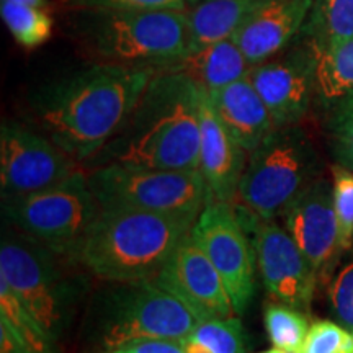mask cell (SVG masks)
Returning a JSON list of instances; mask_svg holds the SVG:
<instances>
[{"label":"cell","instance_id":"obj_1","mask_svg":"<svg viewBox=\"0 0 353 353\" xmlns=\"http://www.w3.org/2000/svg\"><path fill=\"white\" fill-rule=\"evenodd\" d=\"M156 70L97 63L50 83L34 100L46 136L70 159L88 162L120 131Z\"/></svg>","mask_w":353,"mask_h":353},{"label":"cell","instance_id":"obj_2","mask_svg":"<svg viewBox=\"0 0 353 353\" xmlns=\"http://www.w3.org/2000/svg\"><path fill=\"white\" fill-rule=\"evenodd\" d=\"M201 88L183 74L156 70L120 131L90 161L151 170H198Z\"/></svg>","mask_w":353,"mask_h":353},{"label":"cell","instance_id":"obj_3","mask_svg":"<svg viewBox=\"0 0 353 353\" xmlns=\"http://www.w3.org/2000/svg\"><path fill=\"white\" fill-rule=\"evenodd\" d=\"M195 221L131 210H101L72 259L103 281L152 280Z\"/></svg>","mask_w":353,"mask_h":353},{"label":"cell","instance_id":"obj_4","mask_svg":"<svg viewBox=\"0 0 353 353\" xmlns=\"http://www.w3.org/2000/svg\"><path fill=\"white\" fill-rule=\"evenodd\" d=\"M70 28L99 63L162 70L188 54V12L77 10Z\"/></svg>","mask_w":353,"mask_h":353},{"label":"cell","instance_id":"obj_5","mask_svg":"<svg viewBox=\"0 0 353 353\" xmlns=\"http://www.w3.org/2000/svg\"><path fill=\"white\" fill-rule=\"evenodd\" d=\"M82 267L70 255L17 231H3L0 278L44 329L57 341L76 314L87 281L76 272Z\"/></svg>","mask_w":353,"mask_h":353},{"label":"cell","instance_id":"obj_6","mask_svg":"<svg viewBox=\"0 0 353 353\" xmlns=\"http://www.w3.org/2000/svg\"><path fill=\"white\" fill-rule=\"evenodd\" d=\"M321 172L311 141L296 126L276 128L249 154L237 205L244 224L276 219Z\"/></svg>","mask_w":353,"mask_h":353},{"label":"cell","instance_id":"obj_7","mask_svg":"<svg viewBox=\"0 0 353 353\" xmlns=\"http://www.w3.org/2000/svg\"><path fill=\"white\" fill-rule=\"evenodd\" d=\"M94 307L105 352L151 339L183 341L201 322L192 309L152 280L110 281Z\"/></svg>","mask_w":353,"mask_h":353},{"label":"cell","instance_id":"obj_8","mask_svg":"<svg viewBox=\"0 0 353 353\" xmlns=\"http://www.w3.org/2000/svg\"><path fill=\"white\" fill-rule=\"evenodd\" d=\"M92 193L101 210H131L196 221L211 196L200 170H151L108 164L92 169Z\"/></svg>","mask_w":353,"mask_h":353},{"label":"cell","instance_id":"obj_9","mask_svg":"<svg viewBox=\"0 0 353 353\" xmlns=\"http://www.w3.org/2000/svg\"><path fill=\"white\" fill-rule=\"evenodd\" d=\"M99 213L82 170L41 192L3 200V216L13 228L70 257Z\"/></svg>","mask_w":353,"mask_h":353},{"label":"cell","instance_id":"obj_10","mask_svg":"<svg viewBox=\"0 0 353 353\" xmlns=\"http://www.w3.org/2000/svg\"><path fill=\"white\" fill-rule=\"evenodd\" d=\"M232 205L210 196L190 236L223 278L236 316H242L255 293V250Z\"/></svg>","mask_w":353,"mask_h":353},{"label":"cell","instance_id":"obj_11","mask_svg":"<svg viewBox=\"0 0 353 353\" xmlns=\"http://www.w3.org/2000/svg\"><path fill=\"white\" fill-rule=\"evenodd\" d=\"M77 162L48 136L6 123L0 131L2 200L30 195L64 182L76 174Z\"/></svg>","mask_w":353,"mask_h":353},{"label":"cell","instance_id":"obj_12","mask_svg":"<svg viewBox=\"0 0 353 353\" xmlns=\"http://www.w3.org/2000/svg\"><path fill=\"white\" fill-rule=\"evenodd\" d=\"M317 54L306 41L290 44L276 56L254 65L249 79L267 105L276 128L296 126L317 95Z\"/></svg>","mask_w":353,"mask_h":353},{"label":"cell","instance_id":"obj_13","mask_svg":"<svg viewBox=\"0 0 353 353\" xmlns=\"http://www.w3.org/2000/svg\"><path fill=\"white\" fill-rule=\"evenodd\" d=\"M254 250L265 290L276 303L309 311L317 273L293 237L275 219L252 224Z\"/></svg>","mask_w":353,"mask_h":353},{"label":"cell","instance_id":"obj_14","mask_svg":"<svg viewBox=\"0 0 353 353\" xmlns=\"http://www.w3.org/2000/svg\"><path fill=\"white\" fill-rule=\"evenodd\" d=\"M281 218L283 228L311 262L317 278L327 275L342 254L332 182L317 176L286 206Z\"/></svg>","mask_w":353,"mask_h":353},{"label":"cell","instance_id":"obj_15","mask_svg":"<svg viewBox=\"0 0 353 353\" xmlns=\"http://www.w3.org/2000/svg\"><path fill=\"white\" fill-rule=\"evenodd\" d=\"M152 281L179 298L201 322L236 316L223 278L192 236L176 247Z\"/></svg>","mask_w":353,"mask_h":353},{"label":"cell","instance_id":"obj_16","mask_svg":"<svg viewBox=\"0 0 353 353\" xmlns=\"http://www.w3.org/2000/svg\"><path fill=\"white\" fill-rule=\"evenodd\" d=\"M247 156L221 123L208 92L201 88L200 101V174L211 196L234 203L247 165Z\"/></svg>","mask_w":353,"mask_h":353},{"label":"cell","instance_id":"obj_17","mask_svg":"<svg viewBox=\"0 0 353 353\" xmlns=\"http://www.w3.org/2000/svg\"><path fill=\"white\" fill-rule=\"evenodd\" d=\"M312 3L314 0H268L234 33V41L252 68L296 41Z\"/></svg>","mask_w":353,"mask_h":353},{"label":"cell","instance_id":"obj_18","mask_svg":"<svg viewBox=\"0 0 353 353\" xmlns=\"http://www.w3.org/2000/svg\"><path fill=\"white\" fill-rule=\"evenodd\" d=\"M208 97L229 134L249 154L276 130L267 105L249 76L208 92Z\"/></svg>","mask_w":353,"mask_h":353},{"label":"cell","instance_id":"obj_19","mask_svg":"<svg viewBox=\"0 0 353 353\" xmlns=\"http://www.w3.org/2000/svg\"><path fill=\"white\" fill-rule=\"evenodd\" d=\"M250 69L252 65L231 37L188 52L162 70L183 74L203 90L213 92L247 77Z\"/></svg>","mask_w":353,"mask_h":353},{"label":"cell","instance_id":"obj_20","mask_svg":"<svg viewBox=\"0 0 353 353\" xmlns=\"http://www.w3.org/2000/svg\"><path fill=\"white\" fill-rule=\"evenodd\" d=\"M268 0H208L188 10L190 51L234 37Z\"/></svg>","mask_w":353,"mask_h":353},{"label":"cell","instance_id":"obj_21","mask_svg":"<svg viewBox=\"0 0 353 353\" xmlns=\"http://www.w3.org/2000/svg\"><path fill=\"white\" fill-rule=\"evenodd\" d=\"M353 38V0H314L299 39L316 54Z\"/></svg>","mask_w":353,"mask_h":353},{"label":"cell","instance_id":"obj_22","mask_svg":"<svg viewBox=\"0 0 353 353\" xmlns=\"http://www.w3.org/2000/svg\"><path fill=\"white\" fill-rule=\"evenodd\" d=\"M0 17L13 39L25 50H34L41 46L52 34L54 23L46 8L2 0Z\"/></svg>","mask_w":353,"mask_h":353},{"label":"cell","instance_id":"obj_23","mask_svg":"<svg viewBox=\"0 0 353 353\" xmlns=\"http://www.w3.org/2000/svg\"><path fill=\"white\" fill-rule=\"evenodd\" d=\"M0 319L10 325L17 337L32 353H56L54 341L26 309L3 278H0Z\"/></svg>","mask_w":353,"mask_h":353},{"label":"cell","instance_id":"obj_24","mask_svg":"<svg viewBox=\"0 0 353 353\" xmlns=\"http://www.w3.org/2000/svg\"><path fill=\"white\" fill-rule=\"evenodd\" d=\"M317 95L334 101L353 90V38L317 54Z\"/></svg>","mask_w":353,"mask_h":353},{"label":"cell","instance_id":"obj_25","mask_svg":"<svg viewBox=\"0 0 353 353\" xmlns=\"http://www.w3.org/2000/svg\"><path fill=\"white\" fill-rule=\"evenodd\" d=\"M263 324L272 345L296 353L309 332V322L304 311L288 304H268L263 312Z\"/></svg>","mask_w":353,"mask_h":353},{"label":"cell","instance_id":"obj_26","mask_svg":"<svg viewBox=\"0 0 353 353\" xmlns=\"http://www.w3.org/2000/svg\"><path fill=\"white\" fill-rule=\"evenodd\" d=\"M237 317L203 321L188 335V339L203 343L213 353H244L245 334L242 322Z\"/></svg>","mask_w":353,"mask_h":353},{"label":"cell","instance_id":"obj_27","mask_svg":"<svg viewBox=\"0 0 353 353\" xmlns=\"http://www.w3.org/2000/svg\"><path fill=\"white\" fill-rule=\"evenodd\" d=\"M330 103H332L329 118L330 149L337 164L353 172V90Z\"/></svg>","mask_w":353,"mask_h":353},{"label":"cell","instance_id":"obj_28","mask_svg":"<svg viewBox=\"0 0 353 353\" xmlns=\"http://www.w3.org/2000/svg\"><path fill=\"white\" fill-rule=\"evenodd\" d=\"M332 193L339 221V239L342 252L353 244V172L343 165L332 167Z\"/></svg>","mask_w":353,"mask_h":353},{"label":"cell","instance_id":"obj_29","mask_svg":"<svg viewBox=\"0 0 353 353\" xmlns=\"http://www.w3.org/2000/svg\"><path fill=\"white\" fill-rule=\"evenodd\" d=\"M296 353H353V334L339 322L317 321Z\"/></svg>","mask_w":353,"mask_h":353},{"label":"cell","instance_id":"obj_30","mask_svg":"<svg viewBox=\"0 0 353 353\" xmlns=\"http://www.w3.org/2000/svg\"><path fill=\"white\" fill-rule=\"evenodd\" d=\"M61 6L69 12L101 10V12H130V10H179L188 12L185 0H61Z\"/></svg>","mask_w":353,"mask_h":353},{"label":"cell","instance_id":"obj_31","mask_svg":"<svg viewBox=\"0 0 353 353\" xmlns=\"http://www.w3.org/2000/svg\"><path fill=\"white\" fill-rule=\"evenodd\" d=\"M329 298L335 321L353 334V260L335 275Z\"/></svg>","mask_w":353,"mask_h":353},{"label":"cell","instance_id":"obj_32","mask_svg":"<svg viewBox=\"0 0 353 353\" xmlns=\"http://www.w3.org/2000/svg\"><path fill=\"white\" fill-rule=\"evenodd\" d=\"M105 353H185L182 341L151 339V341L131 342Z\"/></svg>","mask_w":353,"mask_h":353},{"label":"cell","instance_id":"obj_33","mask_svg":"<svg viewBox=\"0 0 353 353\" xmlns=\"http://www.w3.org/2000/svg\"><path fill=\"white\" fill-rule=\"evenodd\" d=\"M0 353H32L3 319H0Z\"/></svg>","mask_w":353,"mask_h":353},{"label":"cell","instance_id":"obj_34","mask_svg":"<svg viewBox=\"0 0 353 353\" xmlns=\"http://www.w3.org/2000/svg\"><path fill=\"white\" fill-rule=\"evenodd\" d=\"M182 343H183L185 353H213L208 347H205L203 343L196 342V341H192V339H188V337L183 339Z\"/></svg>","mask_w":353,"mask_h":353},{"label":"cell","instance_id":"obj_35","mask_svg":"<svg viewBox=\"0 0 353 353\" xmlns=\"http://www.w3.org/2000/svg\"><path fill=\"white\" fill-rule=\"evenodd\" d=\"M8 2L23 3V6H32V7H39V8H46L48 6V0H8Z\"/></svg>","mask_w":353,"mask_h":353},{"label":"cell","instance_id":"obj_36","mask_svg":"<svg viewBox=\"0 0 353 353\" xmlns=\"http://www.w3.org/2000/svg\"><path fill=\"white\" fill-rule=\"evenodd\" d=\"M185 2H187V6H188V10L192 7H195V6H198V3H203V2H208V0H185Z\"/></svg>","mask_w":353,"mask_h":353},{"label":"cell","instance_id":"obj_37","mask_svg":"<svg viewBox=\"0 0 353 353\" xmlns=\"http://www.w3.org/2000/svg\"><path fill=\"white\" fill-rule=\"evenodd\" d=\"M259 353H291V352H286V350H283V348H276V347H273V348H270V350L259 352Z\"/></svg>","mask_w":353,"mask_h":353}]
</instances>
